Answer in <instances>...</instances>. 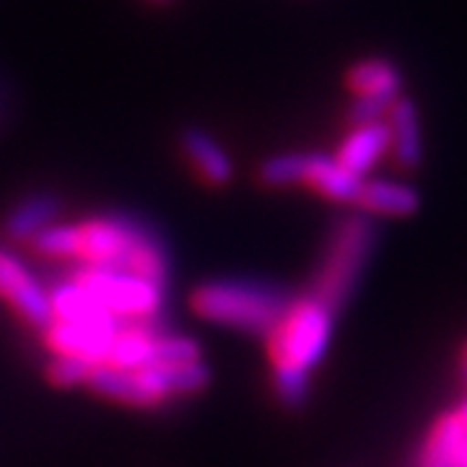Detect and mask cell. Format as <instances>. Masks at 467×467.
<instances>
[{"label":"cell","mask_w":467,"mask_h":467,"mask_svg":"<svg viewBox=\"0 0 467 467\" xmlns=\"http://www.w3.org/2000/svg\"><path fill=\"white\" fill-rule=\"evenodd\" d=\"M0 299L34 327L45 330L52 322L50 288L24 260H18V254L5 247H0Z\"/></svg>","instance_id":"6"},{"label":"cell","mask_w":467,"mask_h":467,"mask_svg":"<svg viewBox=\"0 0 467 467\" xmlns=\"http://www.w3.org/2000/svg\"><path fill=\"white\" fill-rule=\"evenodd\" d=\"M202 361L201 343L190 335L180 333H161L153 337L149 367H180V364H192Z\"/></svg>","instance_id":"19"},{"label":"cell","mask_w":467,"mask_h":467,"mask_svg":"<svg viewBox=\"0 0 467 467\" xmlns=\"http://www.w3.org/2000/svg\"><path fill=\"white\" fill-rule=\"evenodd\" d=\"M389 150L402 169H416L420 164V125H418L416 104L405 97H398L389 107Z\"/></svg>","instance_id":"11"},{"label":"cell","mask_w":467,"mask_h":467,"mask_svg":"<svg viewBox=\"0 0 467 467\" xmlns=\"http://www.w3.org/2000/svg\"><path fill=\"white\" fill-rule=\"evenodd\" d=\"M159 333H161L159 319L156 322H125L112 340L104 364H112V367L119 368L149 367L153 337Z\"/></svg>","instance_id":"13"},{"label":"cell","mask_w":467,"mask_h":467,"mask_svg":"<svg viewBox=\"0 0 467 467\" xmlns=\"http://www.w3.org/2000/svg\"><path fill=\"white\" fill-rule=\"evenodd\" d=\"M346 84L356 97H379V94H400V73L398 67L379 57H368L350 67Z\"/></svg>","instance_id":"18"},{"label":"cell","mask_w":467,"mask_h":467,"mask_svg":"<svg viewBox=\"0 0 467 467\" xmlns=\"http://www.w3.org/2000/svg\"><path fill=\"white\" fill-rule=\"evenodd\" d=\"M73 278L122 322H156L164 312L167 284L150 281L133 270L81 265Z\"/></svg>","instance_id":"4"},{"label":"cell","mask_w":467,"mask_h":467,"mask_svg":"<svg viewBox=\"0 0 467 467\" xmlns=\"http://www.w3.org/2000/svg\"><path fill=\"white\" fill-rule=\"evenodd\" d=\"M125 322L109 319V322H66L52 319L45 327V343L52 356H78L88 364H104L109 346L115 340Z\"/></svg>","instance_id":"7"},{"label":"cell","mask_w":467,"mask_h":467,"mask_svg":"<svg viewBox=\"0 0 467 467\" xmlns=\"http://www.w3.org/2000/svg\"><path fill=\"white\" fill-rule=\"evenodd\" d=\"M454 413H457V418H460V420L465 423V429H467V402L462 405V408H460V410H454Z\"/></svg>","instance_id":"25"},{"label":"cell","mask_w":467,"mask_h":467,"mask_svg":"<svg viewBox=\"0 0 467 467\" xmlns=\"http://www.w3.org/2000/svg\"><path fill=\"white\" fill-rule=\"evenodd\" d=\"M304 171V153H281L267 159L260 167V180L270 187H288L301 182Z\"/></svg>","instance_id":"20"},{"label":"cell","mask_w":467,"mask_h":467,"mask_svg":"<svg viewBox=\"0 0 467 467\" xmlns=\"http://www.w3.org/2000/svg\"><path fill=\"white\" fill-rule=\"evenodd\" d=\"M457 467H467V436H465L462 450H460V457H457Z\"/></svg>","instance_id":"24"},{"label":"cell","mask_w":467,"mask_h":467,"mask_svg":"<svg viewBox=\"0 0 467 467\" xmlns=\"http://www.w3.org/2000/svg\"><path fill=\"white\" fill-rule=\"evenodd\" d=\"M465 423L457 418V413L441 418L426 439L420 467H457V457L465 444Z\"/></svg>","instance_id":"17"},{"label":"cell","mask_w":467,"mask_h":467,"mask_svg":"<svg viewBox=\"0 0 467 467\" xmlns=\"http://www.w3.org/2000/svg\"><path fill=\"white\" fill-rule=\"evenodd\" d=\"M32 250L50 260L133 270L167 284L169 260L161 239L133 218L99 216L78 223H52L32 239Z\"/></svg>","instance_id":"1"},{"label":"cell","mask_w":467,"mask_h":467,"mask_svg":"<svg viewBox=\"0 0 467 467\" xmlns=\"http://www.w3.org/2000/svg\"><path fill=\"white\" fill-rule=\"evenodd\" d=\"M356 205L374 216H410L418 208V192L402 182L387 180H361Z\"/></svg>","instance_id":"12"},{"label":"cell","mask_w":467,"mask_h":467,"mask_svg":"<svg viewBox=\"0 0 467 467\" xmlns=\"http://www.w3.org/2000/svg\"><path fill=\"white\" fill-rule=\"evenodd\" d=\"M400 94H379V97H356L350 104V119L353 125H364V122H377L379 117L389 112L392 101Z\"/></svg>","instance_id":"23"},{"label":"cell","mask_w":467,"mask_h":467,"mask_svg":"<svg viewBox=\"0 0 467 467\" xmlns=\"http://www.w3.org/2000/svg\"><path fill=\"white\" fill-rule=\"evenodd\" d=\"M392 135H389V125L377 119V122H364V125H353L343 143L337 146L335 161L340 167L353 171L356 177H364L368 169L374 167L384 153L389 150Z\"/></svg>","instance_id":"8"},{"label":"cell","mask_w":467,"mask_h":467,"mask_svg":"<svg viewBox=\"0 0 467 467\" xmlns=\"http://www.w3.org/2000/svg\"><path fill=\"white\" fill-rule=\"evenodd\" d=\"M86 387L94 389L101 398L133 405V408H153L146 387L140 382L135 368H119L112 364H94L88 371Z\"/></svg>","instance_id":"10"},{"label":"cell","mask_w":467,"mask_h":467,"mask_svg":"<svg viewBox=\"0 0 467 467\" xmlns=\"http://www.w3.org/2000/svg\"><path fill=\"white\" fill-rule=\"evenodd\" d=\"M91 367L94 364H88L78 356H52L45 374L55 387H78V384H86Z\"/></svg>","instance_id":"21"},{"label":"cell","mask_w":467,"mask_h":467,"mask_svg":"<svg viewBox=\"0 0 467 467\" xmlns=\"http://www.w3.org/2000/svg\"><path fill=\"white\" fill-rule=\"evenodd\" d=\"M273 389L285 405H301L309 395V374H304V371H273Z\"/></svg>","instance_id":"22"},{"label":"cell","mask_w":467,"mask_h":467,"mask_svg":"<svg viewBox=\"0 0 467 467\" xmlns=\"http://www.w3.org/2000/svg\"><path fill=\"white\" fill-rule=\"evenodd\" d=\"M182 150L190 164L208 184H226L232 180V159L205 130L190 128L182 135Z\"/></svg>","instance_id":"14"},{"label":"cell","mask_w":467,"mask_h":467,"mask_svg":"<svg viewBox=\"0 0 467 467\" xmlns=\"http://www.w3.org/2000/svg\"><path fill=\"white\" fill-rule=\"evenodd\" d=\"M301 184L312 187L322 198L337 202H353L361 187V177L340 167L335 156L325 153H304V171H301Z\"/></svg>","instance_id":"9"},{"label":"cell","mask_w":467,"mask_h":467,"mask_svg":"<svg viewBox=\"0 0 467 467\" xmlns=\"http://www.w3.org/2000/svg\"><path fill=\"white\" fill-rule=\"evenodd\" d=\"M371 223L367 218H346L333 234V242L327 247V254L319 265L317 278L309 294H315L319 301H325L330 309H337L348 299L353 281L358 270L364 267L368 250H371Z\"/></svg>","instance_id":"5"},{"label":"cell","mask_w":467,"mask_h":467,"mask_svg":"<svg viewBox=\"0 0 467 467\" xmlns=\"http://www.w3.org/2000/svg\"><path fill=\"white\" fill-rule=\"evenodd\" d=\"M335 309L315 294L288 301L281 319L273 325L267 337V356L273 371H304L322 361L333 335Z\"/></svg>","instance_id":"3"},{"label":"cell","mask_w":467,"mask_h":467,"mask_svg":"<svg viewBox=\"0 0 467 467\" xmlns=\"http://www.w3.org/2000/svg\"><path fill=\"white\" fill-rule=\"evenodd\" d=\"M50 306L52 319H66V322H109V319H117L73 275L66 278L63 284L52 285Z\"/></svg>","instance_id":"15"},{"label":"cell","mask_w":467,"mask_h":467,"mask_svg":"<svg viewBox=\"0 0 467 467\" xmlns=\"http://www.w3.org/2000/svg\"><path fill=\"white\" fill-rule=\"evenodd\" d=\"M281 288L254 281H208L192 291L190 306L205 322L242 333L267 335L288 306Z\"/></svg>","instance_id":"2"},{"label":"cell","mask_w":467,"mask_h":467,"mask_svg":"<svg viewBox=\"0 0 467 467\" xmlns=\"http://www.w3.org/2000/svg\"><path fill=\"white\" fill-rule=\"evenodd\" d=\"M60 216V201L55 195H32L21 201L5 218V234L16 242H32L39 232Z\"/></svg>","instance_id":"16"},{"label":"cell","mask_w":467,"mask_h":467,"mask_svg":"<svg viewBox=\"0 0 467 467\" xmlns=\"http://www.w3.org/2000/svg\"><path fill=\"white\" fill-rule=\"evenodd\" d=\"M462 374H465V379H467V348L465 353H462Z\"/></svg>","instance_id":"26"}]
</instances>
